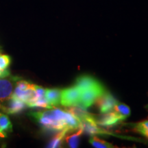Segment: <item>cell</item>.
I'll return each mask as SVG.
<instances>
[{"label":"cell","mask_w":148,"mask_h":148,"mask_svg":"<svg viewBox=\"0 0 148 148\" xmlns=\"http://www.w3.org/2000/svg\"><path fill=\"white\" fill-rule=\"evenodd\" d=\"M68 132H69V131L66 129L62 130L60 131V132L58 133L56 135H55V136L51 138L49 143L48 144L47 147L55 148L61 147L62 141H63L64 137L66 136V133Z\"/></svg>","instance_id":"7c38bea8"},{"label":"cell","mask_w":148,"mask_h":148,"mask_svg":"<svg viewBox=\"0 0 148 148\" xmlns=\"http://www.w3.org/2000/svg\"><path fill=\"white\" fill-rule=\"evenodd\" d=\"M34 117L45 130L52 131H61L68 130L69 132L77 131L81 127V121L69 111L53 107L49 110L40 112H31Z\"/></svg>","instance_id":"6da1fadb"},{"label":"cell","mask_w":148,"mask_h":148,"mask_svg":"<svg viewBox=\"0 0 148 148\" xmlns=\"http://www.w3.org/2000/svg\"><path fill=\"white\" fill-rule=\"evenodd\" d=\"M11 62V58L8 55L0 53V70L5 71L8 68Z\"/></svg>","instance_id":"e0dca14e"},{"label":"cell","mask_w":148,"mask_h":148,"mask_svg":"<svg viewBox=\"0 0 148 148\" xmlns=\"http://www.w3.org/2000/svg\"><path fill=\"white\" fill-rule=\"evenodd\" d=\"M28 107L30 108H34V107H39V108H48L50 109L52 108V107L48 102L47 99L45 97L36 98L33 102L31 103Z\"/></svg>","instance_id":"9a60e30c"},{"label":"cell","mask_w":148,"mask_h":148,"mask_svg":"<svg viewBox=\"0 0 148 148\" xmlns=\"http://www.w3.org/2000/svg\"><path fill=\"white\" fill-rule=\"evenodd\" d=\"M12 131V124L6 114L0 112V137L5 138Z\"/></svg>","instance_id":"30bf717a"},{"label":"cell","mask_w":148,"mask_h":148,"mask_svg":"<svg viewBox=\"0 0 148 148\" xmlns=\"http://www.w3.org/2000/svg\"><path fill=\"white\" fill-rule=\"evenodd\" d=\"M45 97L52 107L60 104L61 90L59 88H46Z\"/></svg>","instance_id":"9c48e42d"},{"label":"cell","mask_w":148,"mask_h":148,"mask_svg":"<svg viewBox=\"0 0 148 148\" xmlns=\"http://www.w3.org/2000/svg\"><path fill=\"white\" fill-rule=\"evenodd\" d=\"M89 143L91 144L92 147H96V148H112V147H115L114 146L112 145V144H111L108 142L106 141V140H103L102 139H100L97 136H91L89 139Z\"/></svg>","instance_id":"4fadbf2b"},{"label":"cell","mask_w":148,"mask_h":148,"mask_svg":"<svg viewBox=\"0 0 148 148\" xmlns=\"http://www.w3.org/2000/svg\"><path fill=\"white\" fill-rule=\"evenodd\" d=\"M81 94L82 91L75 86L61 90L60 104L65 107L79 104Z\"/></svg>","instance_id":"7a4b0ae2"},{"label":"cell","mask_w":148,"mask_h":148,"mask_svg":"<svg viewBox=\"0 0 148 148\" xmlns=\"http://www.w3.org/2000/svg\"><path fill=\"white\" fill-rule=\"evenodd\" d=\"M1 105H0V108H1Z\"/></svg>","instance_id":"ffe728a7"},{"label":"cell","mask_w":148,"mask_h":148,"mask_svg":"<svg viewBox=\"0 0 148 148\" xmlns=\"http://www.w3.org/2000/svg\"><path fill=\"white\" fill-rule=\"evenodd\" d=\"M105 91H106V88L102 84L97 87L83 90L81 94L80 103L78 105H80L86 109L88 107L91 106L95 103L97 98Z\"/></svg>","instance_id":"3957f363"},{"label":"cell","mask_w":148,"mask_h":148,"mask_svg":"<svg viewBox=\"0 0 148 148\" xmlns=\"http://www.w3.org/2000/svg\"><path fill=\"white\" fill-rule=\"evenodd\" d=\"M114 111H115L116 112L121 114V116H123V117H125V119L130 116L131 114V110L130 108L128 106H127L126 104L123 103H120L119 101L116 103V104L114 105Z\"/></svg>","instance_id":"5bb4252c"},{"label":"cell","mask_w":148,"mask_h":148,"mask_svg":"<svg viewBox=\"0 0 148 148\" xmlns=\"http://www.w3.org/2000/svg\"><path fill=\"white\" fill-rule=\"evenodd\" d=\"M101 84V83L93 77L90 75H83L77 77L74 86L78 88L81 91H83L89 88L97 87L98 86H100Z\"/></svg>","instance_id":"52a82bcc"},{"label":"cell","mask_w":148,"mask_h":148,"mask_svg":"<svg viewBox=\"0 0 148 148\" xmlns=\"http://www.w3.org/2000/svg\"><path fill=\"white\" fill-rule=\"evenodd\" d=\"M10 75V72L8 70H5V71H1L0 70V77H7Z\"/></svg>","instance_id":"ac0fdd59"},{"label":"cell","mask_w":148,"mask_h":148,"mask_svg":"<svg viewBox=\"0 0 148 148\" xmlns=\"http://www.w3.org/2000/svg\"><path fill=\"white\" fill-rule=\"evenodd\" d=\"M134 130L136 132L140 133L147 137L148 136V120L140 121L135 124Z\"/></svg>","instance_id":"2e32d148"},{"label":"cell","mask_w":148,"mask_h":148,"mask_svg":"<svg viewBox=\"0 0 148 148\" xmlns=\"http://www.w3.org/2000/svg\"><path fill=\"white\" fill-rule=\"evenodd\" d=\"M95 103L101 113L104 114L113 110L114 105L117 102L116 99L108 91L106 90L99 95L95 100Z\"/></svg>","instance_id":"277c9868"},{"label":"cell","mask_w":148,"mask_h":148,"mask_svg":"<svg viewBox=\"0 0 148 148\" xmlns=\"http://www.w3.org/2000/svg\"><path fill=\"white\" fill-rule=\"evenodd\" d=\"M8 106L2 107L3 111L7 114H16L18 112L23 111L25 109V106H27L25 103H24L23 101L19 99L18 98L14 97L12 95L10 99Z\"/></svg>","instance_id":"ba28073f"},{"label":"cell","mask_w":148,"mask_h":148,"mask_svg":"<svg viewBox=\"0 0 148 148\" xmlns=\"http://www.w3.org/2000/svg\"><path fill=\"white\" fill-rule=\"evenodd\" d=\"M95 119L97 125L109 127L114 126V125L125 119V118L116 112L115 111H114V112H109L107 113H104L102 116L98 118H95Z\"/></svg>","instance_id":"5b68a950"},{"label":"cell","mask_w":148,"mask_h":148,"mask_svg":"<svg viewBox=\"0 0 148 148\" xmlns=\"http://www.w3.org/2000/svg\"><path fill=\"white\" fill-rule=\"evenodd\" d=\"M83 133V130L82 127L79 128L77 130L75 133H73V134L69 135V136H65L64 137V140H65L66 143L69 145V147L71 148H75L79 146V138H80V136Z\"/></svg>","instance_id":"8fae6325"},{"label":"cell","mask_w":148,"mask_h":148,"mask_svg":"<svg viewBox=\"0 0 148 148\" xmlns=\"http://www.w3.org/2000/svg\"><path fill=\"white\" fill-rule=\"evenodd\" d=\"M146 108H148V104L147 105V106H146Z\"/></svg>","instance_id":"d6986e66"},{"label":"cell","mask_w":148,"mask_h":148,"mask_svg":"<svg viewBox=\"0 0 148 148\" xmlns=\"http://www.w3.org/2000/svg\"><path fill=\"white\" fill-rule=\"evenodd\" d=\"M13 79L0 77V101H8L14 92Z\"/></svg>","instance_id":"8992f818"}]
</instances>
